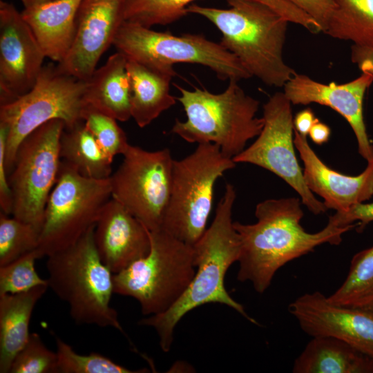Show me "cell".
Returning a JSON list of instances; mask_svg holds the SVG:
<instances>
[{
  "instance_id": "obj_1",
  "label": "cell",
  "mask_w": 373,
  "mask_h": 373,
  "mask_svg": "<svg viewBox=\"0 0 373 373\" xmlns=\"http://www.w3.org/2000/svg\"><path fill=\"white\" fill-rule=\"evenodd\" d=\"M301 203L296 197L267 199L256 205L255 223L233 222L240 242L237 278L250 282L259 294L267 290L285 264L323 244L339 245L342 236L357 227V223L341 227L328 222L322 230L309 233L300 224Z\"/></svg>"
},
{
  "instance_id": "obj_2",
  "label": "cell",
  "mask_w": 373,
  "mask_h": 373,
  "mask_svg": "<svg viewBox=\"0 0 373 373\" xmlns=\"http://www.w3.org/2000/svg\"><path fill=\"white\" fill-rule=\"evenodd\" d=\"M236 198L235 187L227 183L213 222L193 245L195 273L184 293L165 312L148 316L138 323L155 330L160 346L164 352L170 351L174 329L182 317L207 303L227 305L250 322L258 324L247 314L241 304L233 299L224 286L226 273L233 262L238 261L240 253L239 236L232 220Z\"/></svg>"
},
{
  "instance_id": "obj_3",
  "label": "cell",
  "mask_w": 373,
  "mask_h": 373,
  "mask_svg": "<svg viewBox=\"0 0 373 373\" xmlns=\"http://www.w3.org/2000/svg\"><path fill=\"white\" fill-rule=\"evenodd\" d=\"M227 1L228 9L190 4L186 11L204 17L218 28L221 45L251 77L269 86L283 87L296 73L283 57L289 21L255 0Z\"/></svg>"
},
{
  "instance_id": "obj_4",
  "label": "cell",
  "mask_w": 373,
  "mask_h": 373,
  "mask_svg": "<svg viewBox=\"0 0 373 373\" xmlns=\"http://www.w3.org/2000/svg\"><path fill=\"white\" fill-rule=\"evenodd\" d=\"M175 86L186 119H175L171 133L187 142L214 144L233 159L261 132L264 120L256 117L260 102L247 95L238 81L229 80L227 88L218 94L198 87Z\"/></svg>"
},
{
  "instance_id": "obj_5",
  "label": "cell",
  "mask_w": 373,
  "mask_h": 373,
  "mask_svg": "<svg viewBox=\"0 0 373 373\" xmlns=\"http://www.w3.org/2000/svg\"><path fill=\"white\" fill-rule=\"evenodd\" d=\"M94 227L74 245L47 257L48 287L68 305L75 323L110 327L125 334L111 306L113 274L98 254Z\"/></svg>"
},
{
  "instance_id": "obj_6",
  "label": "cell",
  "mask_w": 373,
  "mask_h": 373,
  "mask_svg": "<svg viewBox=\"0 0 373 373\" xmlns=\"http://www.w3.org/2000/svg\"><path fill=\"white\" fill-rule=\"evenodd\" d=\"M148 254L114 274V294L138 301L144 315L170 309L184 293L195 273L193 246L162 228L149 231Z\"/></svg>"
},
{
  "instance_id": "obj_7",
  "label": "cell",
  "mask_w": 373,
  "mask_h": 373,
  "mask_svg": "<svg viewBox=\"0 0 373 373\" xmlns=\"http://www.w3.org/2000/svg\"><path fill=\"white\" fill-rule=\"evenodd\" d=\"M86 81L62 70L58 64L44 66L33 87L14 101L0 104V124L7 130L6 166L12 170L21 142L52 119L66 128L83 121Z\"/></svg>"
},
{
  "instance_id": "obj_8",
  "label": "cell",
  "mask_w": 373,
  "mask_h": 373,
  "mask_svg": "<svg viewBox=\"0 0 373 373\" xmlns=\"http://www.w3.org/2000/svg\"><path fill=\"white\" fill-rule=\"evenodd\" d=\"M236 163L212 143H200L186 157L173 162L170 199L161 228L193 246L207 228L214 187Z\"/></svg>"
},
{
  "instance_id": "obj_9",
  "label": "cell",
  "mask_w": 373,
  "mask_h": 373,
  "mask_svg": "<svg viewBox=\"0 0 373 373\" xmlns=\"http://www.w3.org/2000/svg\"><path fill=\"white\" fill-rule=\"evenodd\" d=\"M113 46L127 58L157 70L174 71V64H194L208 67L221 80L251 77L233 54L201 35L178 36L124 21Z\"/></svg>"
},
{
  "instance_id": "obj_10",
  "label": "cell",
  "mask_w": 373,
  "mask_h": 373,
  "mask_svg": "<svg viewBox=\"0 0 373 373\" xmlns=\"http://www.w3.org/2000/svg\"><path fill=\"white\" fill-rule=\"evenodd\" d=\"M111 198L109 178L84 177L74 166L61 160L45 208L36 249L39 258L48 257L77 242L95 224Z\"/></svg>"
},
{
  "instance_id": "obj_11",
  "label": "cell",
  "mask_w": 373,
  "mask_h": 373,
  "mask_svg": "<svg viewBox=\"0 0 373 373\" xmlns=\"http://www.w3.org/2000/svg\"><path fill=\"white\" fill-rule=\"evenodd\" d=\"M65 124L50 120L20 144L8 174L12 194V216L41 231L46 203L61 164L60 138Z\"/></svg>"
},
{
  "instance_id": "obj_12",
  "label": "cell",
  "mask_w": 373,
  "mask_h": 373,
  "mask_svg": "<svg viewBox=\"0 0 373 373\" xmlns=\"http://www.w3.org/2000/svg\"><path fill=\"white\" fill-rule=\"evenodd\" d=\"M109 178L111 198L149 230L161 228L172 186L174 160L169 149L155 151L129 144Z\"/></svg>"
},
{
  "instance_id": "obj_13",
  "label": "cell",
  "mask_w": 373,
  "mask_h": 373,
  "mask_svg": "<svg viewBox=\"0 0 373 373\" xmlns=\"http://www.w3.org/2000/svg\"><path fill=\"white\" fill-rule=\"evenodd\" d=\"M291 103L284 93L272 95L263 106L264 125L256 140L233 158L267 169L287 183L302 203L314 214L327 211L307 187L294 151V126Z\"/></svg>"
},
{
  "instance_id": "obj_14",
  "label": "cell",
  "mask_w": 373,
  "mask_h": 373,
  "mask_svg": "<svg viewBox=\"0 0 373 373\" xmlns=\"http://www.w3.org/2000/svg\"><path fill=\"white\" fill-rule=\"evenodd\" d=\"M45 58L21 12L12 3L0 1V104L33 87Z\"/></svg>"
},
{
  "instance_id": "obj_15",
  "label": "cell",
  "mask_w": 373,
  "mask_h": 373,
  "mask_svg": "<svg viewBox=\"0 0 373 373\" xmlns=\"http://www.w3.org/2000/svg\"><path fill=\"white\" fill-rule=\"evenodd\" d=\"M288 309L308 335L338 338L373 358V309L336 305L319 291L299 296Z\"/></svg>"
},
{
  "instance_id": "obj_16",
  "label": "cell",
  "mask_w": 373,
  "mask_h": 373,
  "mask_svg": "<svg viewBox=\"0 0 373 373\" xmlns=\"http://www.w3.org/2000/svg\"><path fill=\"white\" fill-rule=\"evenodd\" d=\"M372 82L373 75L367 73L340 84H323L296 73L283 86V93L292 104L316 103L328 106L343 116L354 133L358 153L368 162L373 159V145L364 121L363 101Z\"/></svg>"
},
{
  "instance_id": "obj_17",
  "label": "cell",
  "mask_w": 373,
  "mask_h": 373,
  "mask_svg": "<svg viewBox=\"0 0 373 373\" xmlns=\"http://www.w3.org/2000/svg\"><path fill=\"white\" fill-rule=\"evenodd\" d=\"M124 0H82L76 17L73 45L58 64L65 73L88 80L97 68L103 54L113 46L117 30L124 21Z\"/></svg>"
},
{
  "instance_id": "obj_18",
  "label": "cell",
  "mask_w": 373,
  "mask_h": 373,
  "mask_svg": "<svg viewBox=\"0 0 373 373\" xmlns=\"http://www.w3.org/2000/svg\"><path fill=\"white\" fill-rule=\"evenodd\" d=\"M94 241L102 261L113 274L146 256L151 248L149 230L112 198L95 224Z\"/></svg>"
},
{
  "instance_id": "obj_19",
  "label": "cell",
  "mask_w": 373,
  "mask_h": 373,
  "mask_svg": "<svg viewBox=\"0 0 373 373\" xmlns=\"http://www.w3.org/2000/svg\"><path fill=\"white\" fill-rule=\"evenodd\" d=\"M294 145L304 165L309 189L321 196L327 209L345 211L373 195V159L357 175L341 173L326 165L311 148L306 136L294 129Z\"/></svg>"
},
{
  "instance_id": "obj_20",
  "label": "cell",
  "mask_w": 373,
  "mask_h": 373,
  "mask_svg": "<svg viewBox=\"0 0 373 373\" xmlns=\"http://www.w3.org/2000/svg\"><path fill=\"white\" fill-rule=\"evenodd\" d=\"M82 0H52L35 4L21 12L46 57L60 64L75 39L77 13Z\"/></svg>"
},
{
  "instance_id": "obj_21",
  "label": "cell",
  "mask_w": 373,
  "mask_h": 373,
  "mask_svg": "<svg viewBox=\"0 0 373 373\" xmlns=\"http://www.w3.org/2000/svg\"><path fill=\"white\" fill-rule=\"evenodd\" d=\"M84 99L97 110L117 121L131 118V86L127 57L117 51L96 68L86 80Z\"/></svg>"
},
{
  "instance_id": "obj_22",
  "label": "cell",
  "mask_w": 373,
  "mask_h": 373,
  "mask_svg": "<svg viewBox=\"0 0 373 373\" xmlns=\"http://www.w3.org/2000/svg\"><path fill=\"white\" fill-rule=\"evenodd\" d=\"M195 0H124L123 21L148 28L172 23L188 12L187 7ZM265 3L285 17L289 23L300 25L314 33L318 24L312 17L285 0H255Z\"/></svg>"
},
{
  "instance_id": "obj_23",
  "label": "cell",
  "mask_w": 373,
  "mask_h": 373,
  "mask_svg": "<svg viewBox=\"0 0 373 373\" xmlns=\"http://www.w3.org/2000/svg\"><path fill=\"white\" fill-rule=\"evenodd\" d=\"M131 86V118L144 128L176 104L170 93L175 71H162L127 58Z\"/></svg>"
},
{
  "instance_id": "obj_24",
  "label": "cell",
  "mask_w": 373,
  "mask_h": 373,
  "mask_svg": "<svg viewBox=\"0 0 373 373\" xmlns=\"http://www.w3.org/2000/svg\"><path fill=\"white\" fill-rule=\"evenodd\" d=\"M294 373H373V358L328 336H313L295 360Z\"/></svg>"
},
{
  "instance_id": "obj_25",
  "label": "cell",
  "mask_w": 373,
  "mask_h": 373,
  "mask_svg": "<svg viewBox=\"0 0 373 373\" xmlns=\"http://www.w3.org/2000/svg\"><path fill=\"white\" fill-rule=\"evenodd\" d=\"M48 288L40 285L19 294L0 295V373H9L14 358L28 342L33 309Z\"/></svg>"
},
{
  "instance_id": "obj_26",
  "label": "cell",
  "mask_w": 373,
  "mask_h": 373,
  "mask_svg": "<svg viewBox=\"0 0 373 373\" xmlns=\"http://www.w3.org/2000/svg\"><path fill=\"white\" fill-rule=\"evenodd\" d=\"M61 160L74 166L84 177L108 179L112 160L98 144L84 121L64 128L60 138Z\"/></svg>"
},
{
  "instance_id": "obj_27",
  "label": "cell",
  "mask_w": 373,
  "mask_h": 373,
  "mask_svg": "<svg viewBox=\"0 0 373 373\" xmlns=\"http://www.w3.org/2000/svg\"><path fill=\"white\" fill-rule=\"evenodd\" d=\"M336 8L324 32L354 45L373 46V0H335Z\"/></svg>"
},
{
  "instance_id": "obj_28",
  "label": "cell",
  "mask_w": 373,
  "mask_h": 373,
  "mask_svg": "<svg viewBox=\"0 0 373 373\" xmlns=\"http://www.w3.org/2000/svg\"><path fill=\"white\" fill-rule=\"evenodd\" d=\"M327 299L339 305L373 309V246L353 256L346 278Z\"/></svg>"
},
{
  "instance_id": "obj_29",
  "label": "cell",
  "mask_w": 373,
  "mask_h": 373,
  "mask_svg": "<svg viewBox=\"0 0 373 373\" xmlns=\"http://www.w3.org/2000/svg\"><path fill=\"white\" fill-rule=\"evenodd\" d=\"M40 232L32 224L0 213V266L37 249Z\"/></svg>"
},
{
  "instance_id": "obj_30",
  "label": "cell",
  "mask_w": 373,
  "mask_h": 373,
  "mask_svg": "<svg viewBox=\"0 0 373 373\" xmlns=\"http://www.w3.org/2000/svg\"><path fill=\"white\" fill-rule=\"evenodd\" d=\"M59 373H143L148 369L130 370L97 352L81 354L55 336Z\"/></svg>"
},
{
  "instance_id": "obj_31",
  "label": "cell",
  "mask_w": 373,
  "mask_h": 373,
  "mask_svg": "<svg viewBox=\"0 0 373 373\" xmlns=\"http://www.w3.org/2000/svg\"><path fill=\"white\" fill-rule=\"evenodd\" d=\"M82 120L100 146L112 160L117 155H122L130 144L125 132L118 125L116 119L88 104L84 108Z\"/></svg>"
},
{
  "instance_id": "obj_32",
  "label": "cell",
  "mask_w": 373,
  "mask_h": 373,
  "mask_svg": "<svg viewBox=\"0 0 373 373\" xmlns=\"http://www.w3.org/2000/svg\"><path fill=\"white\" fill-rule=\"evenodd\" d=\"M39 259L35 250L17 260L0 266V295L15 294L28 291L40 285H48L35 269V261Z\"/></svg>"
},
{
  "instance_id": "obj_33",
  "label": "cell",
  "mask_w": 373,
  "mask_h": 373,
  "mask_svg": "<svg viewBox=\"0 0 373 373\" xmlns=\"http://www.w3.org/2000/svg\"><path fill=\"white\" fill-rule=\"evenodd\" d=\"M9 373H59L56 352L48 349L37 333L17 354Z\"/></svg>"
},
{
  "instance_id": "obj_34",
  "label": "cell",
  "mask_w": 373,
  "mask_h": 373,
  "mask_svg": "<svg viewBox=\"0 0 373 373\" xmlns=\"http://www.w3.org/2000/svg\"><path fill=\"white\" fill-rule=\"evenodd\" d=\"M328 222L341 227L357 223L356 228L358 231H361L373 222V202H363L354 205L345 211H336L329 216Z\"/></svg>"
},
{
  "instance_id": "obj_35",
  "label": "cell",
  "mask_w": 373,
  "mask_h": 373,
  "mask_svg": "<svg viewBox=\"0 0 373 373\" xmlns=\"http://www.w3.org/2000/svg\"><path fill=\"white\" fill-rule=\"evenodd\" d=\"M312 17L321 26L322 32L327 29L336 4L335 0H285Z\"/></svg>"
},
{
  "instance_id": "obj_36",
  "label": "cell",
  "mask_w": 373,
  "mask_h": 373,
  "mask_svg": "<svg viewBox=\"0 0 373 373\" xmlns=\"http://www.w3.org/2000/svg\"><path fill=\"white\" fill-rule=\"evenodd\" d=\"M7 130L0 124V208L1 212L12 214V194L6 166Z\"/></svg>"
},
{
  "instance_id": "obj_37",
  "label": "cell",
  "mask_w": 373,
  "mask_h": 373,
  "mask_svg": "<svg viewBox=\"0 0 373 373\" xmlns=\"http://www.w3.org/2000/svg\"><path fill=\"white\" fill-rule=\"evenodd\" d=\"M351 60L362 73L373 75V46L353 44L351 47Z\"/></svg>"
},
{
  "instance_id": "obj_38",
  "label": "cell",
  "mask_w": 373,
  "mask_h": 373,
  "mask_svg": "<svg viewBox=\"0 0 373 373\" xmlns=\"http://www.w3.org/2000/svg\"><path fill=\"white\" fill-rule=\"evenodd\" d=\"M318 118L309 108L298 112L294 118V129L300 135L306 136Z\"/></svg>"
},
{
  "instance_id": "obj_39",
  "label": "cell",
  "mask_w": 373,
  "mask_h": 373,
  "mask_svg": "<svg viewBox=\"0 0 373 373\" xmlns=\"http://www.w3.org/2000/svg\"><path fill=\"white\" fill-rule=\"evenodd\" d=\"M330 134V128L318 119L311 128L308 135L314 143L321 145L328 141Z\"/></svg>"
},
{
  "instance_id": "obj_40",
  "label": "cell",
  "mask_w": 373,
  "mask_h": 373,
  "mask_svg": "<svg viewBox=\"0 0 373 373\" xmlns=\"http://www.w3.org/2000/svg\"><path fill=\"white\" fill-rule=\"evenodd\" d=\"M52 0H21L24 8Z\"/></svg>"
}]
</instances>
